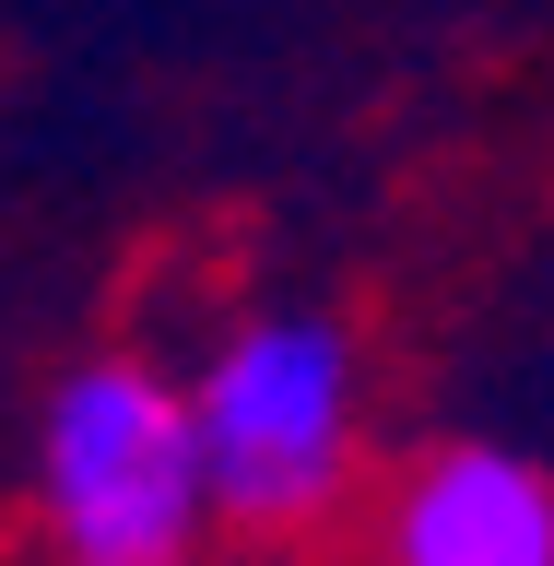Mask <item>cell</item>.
<instances>
[{
  "mask_svg": "<svg viewBox=\"0 0 554 566\" xmlns=\"http://www.w3.org/2000/svg\"><path fill=\"white\" fill-rule=\"evenodd\" d=\"M224 543H343L378 484V343L331 295H224L177 343Z\"/></svg>",
  "mask_w": 554,
  "mask_h": 566,
  "instance_id": "obj_1",
  "label": "cell"
},
{
  "mask_svg": "<svg viewBox=\"0 0 554 566\" xmlns=\"http://www.w3.org/2000/svg\"><path fill=\"white\" fill-rule=\"evenodd\" d=\"M35 566H212L224 507L189 424V378L154 343H83L48 366L12 460Z\"/></svg>",
  "mask_w": 554,
  "mask_h": 566,
  "instance_id": "obj_2",
  "label": "cell"
},
{
  "mask_svg": "<svg viewBox=\"0 0 554 566\" xmlns=\"http://www.w3.org/2000/svg\"><path fill=\"white\" fill-rule=\"evenodd\" d=\"M212 566H354V555H331V543H224Z\"/></svg>",
  "mask_w": 554,
  "mask_h": 566,
  "instance_id": "obj_4",
  "label": "cell"
},
{
  "mask_svg": "<svg viewBox=\"0 0 554 566\" xmlns=\"http://www.w3.org/2000/svg\"><path fill=\"white\" fill-rule=\"evenodd\" d=\"M354 566H554V460L520 437H425L378 460Z\"/></svg>",
  "mask_w": 554,
  "mask_h": 566,
  "instance_id": "obj_3",
  "label": "cell"
}]
</instances>
